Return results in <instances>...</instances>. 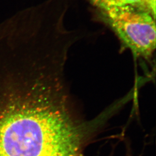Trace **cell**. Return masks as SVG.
Wrapping results in <instances>:
<instances>
[{
	"mask_svg": "<svg viewBox=\"0 0 156 156\" xmlns=\"http://www.w3.org/2000/svg\"><path fill=\"white\" fill-rule=\"evenodd\" d=\"M97 9L131 6L146 11L156 16V0H88Z\"/></svg>",
	"mask_w": 156,
	"mask_h": 156,
	"instance_id": "obj_3",
	"label": "cell"
},
{
	"mask_svg": "<svg viewBox=\"0 0 156 156\" xmlns=\"http://www.w3.org/2000/svg\"></svg>",
	"mask_w": 156,
	"mask_h": 156,
	"instance_id": "obj_5",
	"label": "cell"
},
{
	"mask_svg": "<svg viewBox=\"0 0 156 156\" xmlns=\"http://www.w3.org/2000/svg\"><path fill=\"white\" fill-rule=\"evenodd\" d=\"M71 101L61 76L31 94L0 97V156H82L90 124Z\"/></svg>",
	"mask_w": 156,
	"mask_h": 156,
	"instance_id": "obj_1",
	"label": "cell"
},
{
	"mask_svg": "<svg viewBox=\"0 0 156 156\" xmlns=\"http://www.w3.org/2000/svg\"><path fill=\"white\" fill-rule=\"evenodd\" d=\"M97 10L101 20L136 58L152 60L156 49V16L131 6Z\"/></svg>",
	"mask_w": 156,
	"mask_h": 156,
	"instance_id": "obj_2",
	"label": "cell"
},
{
	"mask_svg": "<svg viewBox=\"0 0 156 156\" xmlns=\"http://www.w3.org/2000/svg\"><path fill=\"white\" fill-rule=\"evenodd\" d=\"M125 156H133L132 149H131L130 145L128 141H126V153H125Z\"/></svg>",
	"mask_w": 156,
	"mask_h": 156,
	"instance_id": "obj_4",
	"label": "cell"
}]
</instances>
